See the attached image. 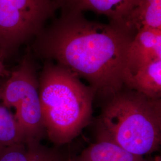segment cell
Here are the masks:
<instances>
[{
	"label": "cell",
	"mask_w": 161,
	"mask_h": 161,
	"mask_svg": "<svg viewBox=\"0 0 161 161\" xmlns=\"http://www.w3.org/2000/svg\"><path fill=\"white\" fill-rule=\"evenodd\" d=\"M134 35L112 23L88 21L80 13H64L37 35L34 50L84 78L95 92L111 97L124 86Z\"/></svg>",
	"instance_id": "obj_1"
},
{
	"label": "cell",
	"mask_w": 161,
	"mask_h": 161,
	"mask_svg": "<svg viewBox=\"0 0 161 161\" xmlns=\"http://www.w3.org/2000/svg\"><path fill=\"white\" fill-rule=\"evenodd\" d=\"M39 93L46 134L53 143L71 142L91 121L96 92L63 66L45 64L39 78Z\"/></svg>",
	"instance_id": "obj_2"
},
{
	"label": "cell",
	"mask_w": 161,
	"mask_h": 161,
	"mask_svg": "<svg viewBox=\"0 0 161 161\" xmlns=\"http://www.w3.org/2000/svg\"><path fill=\"white\" fill-rule=\"evenodd\" d=\"M126 88L110 97L104 106L98 119L97 140L143 156L158 150L161 144V98Z\"/></svg>",
	"instance_id": "obj_3"
},
{
	"label": "cell",
	"mask_w": 161,
	"mask_h": 161,
	"mask_svg": "<svg viewBox=\"0 0 161 161\" xmlns=\"http://www.w3.org/2000/svg\"><path fill=\"white\" fill-rule=\"evenodd\" d=\"M0 93L3 104L15 110L14 118L26 143H41L46 130L41 106L39 79L29 53L1 85Z\"/></svg>",
	"instance_id": "obj_4"
},
{
	"label": "cell",
	"mask_w": 161,
	"mask_h": 161,
	"mask_svg": "<svg viewBox=\"0 0 161 161\" xmlns=\"http://www.w3.org/2000/svg\"><path fill=\"white\" fill-rule=\"evenodd\" d=\"M56 8L53 0H0V59L36 36Z\"/></svg>",
	"instance_id": "obj_5"
},
{
	"label": "cell",
	"mask_w": 161,
	"mask_h": 161,
	"mask_svg": "<svg viewBox=\"0 0 161 161\" xmlns=\"http://www.w3.org/2000/svg\"><path fill=\"white\" fill-rule=\"evenodd\" d=\"M53 1L56 7L62 8L64 13H80L82 11L91 10L108 16L111 23L123 28L127 18L139 2V0Z\"/></svg>",
	"instance_id": "obj_6"
},
{
	"label": "cell",
	"mask_w": 161,
	"mask_h": 161,
	"mask_svg": "<svg viewBox=\"0 0 161 161\" xmlns=\"http://www.w3.org/2000/svg\"><path fill=\"white\" fill-rule=\"evenodd\" d=\"M161 59V29L144 27L134 35L128 50L124 79L147 64Z\"/></svg>",
	"instance_id": "obj_7"
},
{
	"label": "cell",
	"mask_w": 161,
	"mask_h": 161,
	"mask_svg": "<svg viewBox=\"0 0 161 161\" xmlns=\"http://www.w3.org/2000/svg\"><path fill=\"white\" fill-rule=\"evenodd\" d=\"M58 150L41 143H21L0 148V161H65Z\"/></svg>",
	"instance_id": "obj_8"
},
{
	"label": "cell",
	"mask_w": 161,
	"mask_h": 161,
	"mask_svg": "<svg viewBox=\"0 0 161 161\" xmlns=\"http://www.w3.org/2000/svg\"><path fill=\"white\" fill-rule=\"evenodd\" d=\"M124 86L148 97L161 98V59L144 65L128 76Z\"/></svg>",
	"instance_id": "obj_9"
},
{
	"label": "cell",
	"mask_w": 161,
	"mask_h": 161,
	"mask_svg": "<svg viewBox=\"0 0 161 161\" xmlns=\"http://www.w3.org/2000/svg\"><path fill=\"white\" fill-rule=\"evenodd\" d=\"M66 161H146L143 156L136 155L117 144L105 140H97L90 145L79 155Z\"/></svg>",
	"instance_id": "obj_10"
},
{
	"label": "cell",
	"mask_w": 161,
	"mask_h": 161,
	"mask_svg": "<svg viewBox=\"0 0 161 161\" xmlns=\"http://www.w3.org/2000/svg\"><path fill=\"white\" fill-rule=\"evenodd\" d=\"M124 27L134 34L144 27L161 29V0H139Z\"/></svg>",
	"instance_id": "obj_11"
},
{
	"label": "cell",
	"mask_w": 161,
	"mask_h": 161,
	"mask_svg": "<svg viewBox=\"0 0 161 161\" xmlns=\"http://www.w3.org/2000/svg\"><path fill=\"white\" fill-rule=\"evenodd\" d=\"M21 143H26L22 131L11 109L2 103L0 93V148Z\"/></svg>",
	"instance_id": "obj_12"
},
{
	"label": "cell",
	"mask_w": 161,
	"mask_h": 161,
	"mask_svg": "<svg viewBox=\"0 0 161 161\" xmlns=\"http://www.w3.org/2000/svg\"><path fill=\"white\" fill-rule=\"evenodd\" d=\"M8 74V72L6 70V67L4 64V62L0 59V78Z\"/></svg>",
	"instance_id": "obj_13"
},
{
	"label": "cell",
	"mask_w": 161,
	"mask_h": 161,
	"mask_svg": "<svg viewBox=\"0 0 161 161\" xmlns=\"http://www.w3.org/2000/svg\"></svg>",
	"instance_id": "obj_14"
}]
</instances>
